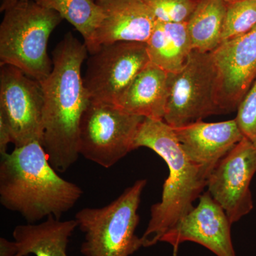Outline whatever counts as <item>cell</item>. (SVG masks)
I'll use <instances>...</instances> for the list:
<instances>
[{
	"label": "cell",
	"instance_id": "6da1fadb",
	"mask_svg": "<svg viewBox=\"0 0 256 256\" xmlns=\"http://www.w3.org/2000/svg\"><path fill=\"white\" fill-rule=\"evenodd\" d=\"M88 53L85 44L68 32L52 52V72L40 82L44 94L42 146L60 172H66L80 156V121L90 102L82 74Z\"/></svg>",
	"mask_w": 256,
	"mask_h": 256
},
{
	"label": "cell",
	"instance_id": "7a4b0ae2",
	"mask_svg": "<svg viewBox=\"0 0 256 256\" xmlns=\"http://www.w3.org/2000/svg\"><path fill=\"white\" fill-rule=\"evenodd\" d=\"M82 188L60 178L41 143H30L1 154L0 202L28 224L50 216L60 218L82 196Z\"/></svg>",
	"mask_w": 256,
	"mask_h": 256
},
{
	"label": "cell",
	"instance_id": "3957f363",
	"mask_svg": "<svg viewBox=\"0 0 256 256\" xmlns=\"http://www.w3.org/2000/svg\"><path fill=\"white\" fill-rule=\"evenodd\" d=\"M149 148L164 160L169 176L163 185L161 201L151 206L150 220L142 236L143 247L160 242L163 235L194 208V202L207 186L208 176L191 161L163 120L144 118L136 136L134 149Z\"/></svg>",
	"mask_w": 256,
	"mask_h": 256
},
{
	"label": "cell",
	"instance_id": "277c9868",
	"mask_svg": "<svg viewBox=\"0 0 256 256\" xmlns=\"http://www.w3.org/2000/svg\"><path fill=\"white\" fill-rule=\"evenodd\" d=\"M3 12L0 66H12L42 82L53 68L47 53L48 40L63 18L34 0H22Z\"/></svg>",
	"mask_w": 256,
	"mask_h": 256
},
{
	"label": "cell",
	"instance_id": "5b68a950",
	"mask_svg": "<svg viewBox=\"0 0 256 256\" xmlns=\"http://www.w3.org/2000/svg\"><path fill=\"white\" fill-rule=\"evenodd\" d=\"M146 184L140 180L118 198L100 208H84L75 215L85 235L80 247L84 256H130L142 247L136 236L141 195Z\"/></svg>",
	"mask_w": 256,
	"mask_h": 256
},
{
	"label": "cell",
	"instance_id": "8992f818",
	"mask_svg": "<svg viewBox=\"0 0 256 256\" xmlns=\"http://www.w3.org/2000/svg\"><path fill=\"white\" fill-rule=\"evenodd\" d=\"M170 74L164 122L170 127H183L213 114H224L217 102V74L212 52L192 50L183 68Z\"/></svg>",
	"mask_w": 256,
	"mask_h": 256
},
{
	"label": "cell",
	"instance_id": "52a82bcc",
	"mask_svg": "<svg viewBox=\"0 0 256 256\" xmlns=\"http://www.w3.org/2000/svg\"><path fill=\"white\" fill-rule=\"evenodd\" d=\"M144 119L112 104L90 101L80 121L79 154L102 168L114 166L136 150V136Z\"/></svg>",
	"mask_w": 256,
	"mask_h": 256
},
{
	"label": "cell",
	"instance_id": "ba28073f",
	"mask_svg": "<svg viewBox=\"0 0 256 256\" xmlns=\"http://www.w3.org/2000/svg\"><path fill=\"white\" fill-rule=\"evenodd\" d=\"M150 63L146 43L102 45L90 54L84 76L90 101L116 105L133 80Z\"/></svg>",
	"mask_w": 256,
	"mask_h": 256
},
{
	"label": "cell",
	"instance_id": "9c48e42d",
	"mask_svg": "<svg viewBox=\"0 0 256 256\" xmlns=\"http://www.w3.org/2000/svg\"><path fill=\"white\" fill-rule=\"evenodd\" d=\"M0 118L11 131L12 144L20 148L42 142L44 94L41 82L20 69L0 66Z\"/></svg>",
	"mask_w": 256,
	"mask_h": 256
},
{
	"label": "cell",
	"instance_id": "30bf717a",
	"mask_svg": "<svg viewBox=\"0 0 256 256\" xmlns=\"http://www.w3.org/2000/svg\"><path fill=\"white\" fill-rule=\"evenodd\" d=\"M256 173V146L244 138L214 169L208 192L232 224L254 208L250 182Z\"/></svg>",
	"mask_w": 256,
	"mask_h": 256
},
{
	"label": "cell",
	"instance_id": "8fae6325",
	"mask_svg": "<svg viewBox=\"0 0 256 256\" xmlns=\"http://www.w3.org/2000/svg\"><path fill=\"white\" fill-rule=\"evenodd\" d=\"M217 74V102L224 114L237 110L256 79V25L212 52Z\"/></svg>",
	"mask_w": 256,
	"mask_h": 256
},
{
	"label": "cell",
	"instance_id": "7c38bea8",
	"mask_svg": "<svg viewBox=\"0 0 256 256\" xmlns=\"http://www.w3.org/2000/svg\"><path fill=\"white\" fill-rule=\"evenodd\" d=\"M232 225L225 210L207 191L200 196L197 206L180 218L160 242L172 246L174 256L185 242H197L217 256H237L232 242Z\"/></svg>",
	"mask_w": 256,
	"mask_h": 256
},
{
	"label": "cell",
	"instance_id": "4fadbf2b",
	"mask_svg": "<svg viewBox=\"0 0 256 256\" xmlns=\"http://www.w3.org/2000/svg\"><path fill=\"white\" fill-rule=\"evenodd\" d=\"M102 11L90 54L102 45L118 42L146 43L156 20L143 0H96Z\"/></svg>",
	"mask_w": 256,
	"mask_h": 256
},
{
	"label": "cell",
	"instance_id": "5bb4252c",
	"mask_svg": "<svg viewBox=\"0 0 256 256\" xmlns=\"http://www.w3.org/2000/svg\"><path fill=\"white\" fill-rule=\"evenodd\" d=\"M172 128L188 159L208 178L220 160L244 138L236 119L218 122L200 120Z\"/></svg>",
	"mask_w": 256,
	"mask_h": 256
},
{
	"label": "cell",
	"instance_id": "9a60e30c",
	"mask_svg": "<svg viewBox=\"0 0 256 256\" xmlns=\"http://www.w3.org/2000/svg\"><path fill=\"white\" fill-rule=\"evenodd\" d=\"M170 90V73L150 63L138 74L114 106L128 114L164 121Z\"/></svg>",
	"mask_w": 256,
	"mask_h": 256
},
{
	"label": "cell",
	"instance_id": "2e32d148",
	"mask_svg": "<svg viewBox=\"0 0 256 256\" xmlns=\"http://www.w3.org/2000/svg\"><path fill=\"white\" fill-rule=\"evenodd\" d=\"M78 224L53 216L38 224L18 225L13 230L16 256H68L69 240Z\"/></svg>",
	"mask_w": 256,
	"mask_h": 256
},
{
	"label": "cell",
	"instance_id": "e0dca14e",
	"mask_svg": "<svg viewBox=\"0 0 256 256\" xmlns=\"http://www.w3.org/2000/svg\"><path fill=\"white\" fill-rule=\"evenodd\" d=\"M146 45L151 63L170 74L181 70L193 50L186 22L158 20Z\"/></svg>",
	"mask_w": 256,
	"mask_h": 256
},
{
	"label": "cell",
	"instance_id": "ac0fdd59",
	"mask_svg": "<svg viewBox=\"0 0 256 256\" xmlns=\"http://www.w3.org/2000/svg\"><path fill=\"white\" fill-rule=\"evenodd\" d=\"M226 8L224 0H198L186 22L193 50L210 53L220 46Z\"/></svg>",
	"mask_w": 256,
	"mask_h": 256
},
{
	"label": "cell",
	"instance_id": "d6986e66",
	"mask_svg": "<svg viewBox=\"0 0 256 256\" xmlns=\"http://www.w3.org/2000/svg\"><path fill=\"white\" fill-rule=\"evenodd\" d=\"M44 8L56 12L82 34L88 52L102 21V11L95 0H34Z\"/></svg>",
	"mask_w": 256,
	"mask_h": 256
},
{
	"label": "cell",
	"instance_id": "ffe728a7",
	"mask_svg": "<svg viewBox=\"0 0 256 256\" xmlns=\"http://www.w3.org/2000/svg\"><path fill=\"white\" fill-rule=\"evenodd\" d=\"M222 43L245 34L256 25V0L226 2Z\"/></svg>",
	"mask_w": 256,
	"mask_h": 256
},
{
	"label": "cell",
	"instance_id": "44dd1931",
	"mask_svg": "<svg viewBox=\"0 0 256 256\" xmlns=\"http://www.w3.org/2000/svg\"><path fill=\"white\" fill-rule=\"evenodd\" d=\"M156 20L162 22H186L198 0H143Z\"/></svg>",
	"mask_w": 256,
	"mask_h": 256
},
{
	"label": "cell",
	"instance_id": "7402d4cb",
	"mask_svg": "<svg viewBox=\"0 0 256 256\" xmlns=\"http://www.w3.org/2000/svg\"><path fill=\"white\" fill-rule=\"evenodd\" d=\"M235 119L244 137L256 146V79L239 104Z\"/></svg>",
	"mask_w": 256,
	"mask_h": 256
},
{
	"label": "cell",
	"instance_id": "603a6c76",
	"mask_svg": "<svg viewBox=\"0 0 256 256\" xmlns=\"http://www.w3.org/2000/svg\"><path fill=\"white\" fill-rule=\"evenodd\" d=\"M12 143L11 131L4 120L0 118V154L8 152V144Z\"/></svg>",
	"mask_w": 256,
	"mask_h": 256
},
{
	"label": "cell",
	"instance_id": "cb8c5ba5",
	"mask_svg": "<svg viewBox=\"0 0 256 256\" xmlns=\"http://www.w3.org/2000/svg\"><path fill=\"white\" fill-rule=\"evenodd\" d=\"M0 256H16V244L5 238H0Z\"/></svg>",
	"mask_w": 256,
	"mask_h": 256
},
{
	"label": "cell",
	"instance_id": "d4e9b609",
	"mask_svg": "<svg viewBox=\"0 0 256 256\" xmlns=\"http://www.w3.org/2000/svg\"><path fill=\"white\" fill-rule=\"evenodd\" d=\"M20 1H22V0H0V11L3 12L8 8Z\"/></svg>",
	"mask_w": 256,
	"mask_h": 256
},
{
	"label": "cell",
	"instance_id": "484cf974",
	"mask_svg": "<svg viewBox=\"0 0 256 256\" xmlns=\"http://www.w3.org/2000/svg\"><path fill=\"white\" fill-rule=\"evenodd\" d=\"M225 2H232V1H236V0H224Z\"/></svg>",
	"mask_w": 256,
	"mask_h": 256
}]
</instances>
